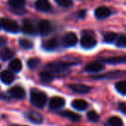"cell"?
<instances>
[{
    "label": "cell",
    "instance_id": "obj_4",
    "mask_svg": "<svg viewBox=\"0 0 126 126\" xmlns=\"http://www.w3.org/2000/svg\"><path fill=\"white\" fill-rule=\"evenodd\" d=\"M80 44L84 48H92V47H95L97 44V41L95 38L89 35H84L81 37Z\"/></svg>",
    "mask_w": 126,
    "mask_h": 126
},
{
    "label": "cell",
    "instance_id": "obj_13",
    "mask_svg": "<svg viewBox=\"0 0 126 126\" xmlns=\"http://www.w3.org/2000/svg\"><path fill=\"white\" fill-rule=\"evenodd\" d=\"M0 79L4 83V84H11L14 80V74L10 70H4L0 74Z\"/></svg>",
    "mask_w": 126,
    "mask_h": 126
},
{
    "label": "cell",
    "instance_id": "obj_24",
    "mask_svg": "<svg viewBox=\"0 0 126 126\" xmlns=\"http://www.w3.org/2000/svg\"><path fill=\"white\" fill-rule=\"evenodd\" d=\"M116 89L118 93H120L121 94H126V81H119L116 84L115 86Z\"/></svg>",
    "mask_w": 126,
    "mask_h": 126
},
{
    "label": "cell",
    "instance_id": "obj_17",
    "mask_svg": "<svg viewBox=\"0 0 126 126\" xmlns=\"http://www.w3.org/2000/svg\"><path fill=\"white\" fill-rule=\"evenodd\" d=\"M60 115L63 116V117H67V118L70 119V120L74 121V122H78V121L80 120L81 117L77 113H74L70 110H63V111L60 112Z\"/></svg>",
    "mask_w": 126,
    "mask_h": 126
},
{
    "label": "cell",
    "instance_id": "obj_7",
    "mask_svg": "<svg viewBox=\"0 0 126 126\" xmlns=\"http://www.w3.org/2000/svg\"><path fill=\"white\" fill-rule=\"evenodd\" d=\"M78 42L77 35L74 33H67L65 36L63 37V44L65 47H73Z\"/></svg>",
    "mask_w": 126,
    "mask_h": 126
},
{
    "label": "cell",
    "instance_id": "obj_30",
    "mask_svg": "<svg viewBox=\"0 0 126 126\" xmlns=\"http://www.w3.org/2000/svg\"><path fill=\"white\" fill-rule=\"evenodd\" d=\"M54 1L62 7H69L73 4L72 0H54Z\"/></svg>",
    "mask_w": 126,
    "mask_h": 126
},
{
    "label": "cell",
    "instance_id": "obj_12",
    "mask_svg": "<svg viewBox=\"0 0 126 126\" xmlns=\"http://www.w3.org/2000/svg\"><path fill=\"white\" fill-rule=\"evenodd\" d=\"M35 8L39 11L42 12H48L51 10V4L48 0H36Z\"/></svg>",
    "mask_w": 126,
    "mask_h": 126
},
{
    "label": "cell",
    "instance_id": "obj_19",
    "mask_svg": "<svg viewBox=\"0 0 126 126\" xmlns=\"http://www.w3.org/2000/svg\"><path fill=\"white\" fill-rule=\"evenodd\" d=\"M72 106L78 110H84L88 107V104L84 99H74L72 102Z\"/></svg>",
    "mask_w": 126,
    "mask_h": 126
},
{
    "label": "cell",
    "instance_id": "obj_14",
    "mask_svg": "<svg viewBox=\"0 0 126 126\" xmlns=\"http://www.w3.org/2000/svg\"><path fill=\"white\" fill-rule=\"evenodd\" d=\"M110 15V11L108 8L105 7V6L98 7L95 11V16L98 19H105V18L108 17Z\"/></svg>",
    "mask_w": 126,
    "mask_h": 126
},
{
    "label": "cell",
    "instance_id": "obj_23",
    "mask_svg": "<svg viewBox=\"0 0 126 126\" xmlns=\"http://www.w3.org/2000/svg\"><path fill=\"white\" fill-rule=\"evenodd\" d=\"M19 44L24 49H30L33 47L34 44L33 42H31L29 39H25V38H22L19 40Z\"/></svg>",
    "mask_w": 126,
    "mask_h": 126
},
{
    "label": "cell",
    "instance_id": "obj_1",
    "mask_svg": "<svg viewBox=\"0 0 126 126\" xmlns=\"http://www.w3.org/2000/svg\"><path fill=\"white\" fill-rule=\"evenodd\" d=\"M30 101L35 107L42 108L47 102V95L39 90H32L30 93Z\"/></svg>",
    "mask_w": 126,
    "mask_h": 126
},
{
    "label": "cell",
    "instance_id": "obj_6",
    "mask_svg": "<svg viewBox=\"0 0 126 126\" xmlns=\"http://www.w3.org/2000/svg\"><path fill=\"white\" fill-rule=\"evenodd\" d=\"M9 93L11 95L12 97L16 98H18V99H23V98H25V91L23 87L19 86H16L11 87V89L9 90Z\"/></svg>",
    "mask_w": 126,
    "mask_h": 126
},
{
    "label": "cell",
    "instance_id": "obj_11",
    "mask_svg": "<svg viewBox=\"0 0 126 126\" xmlns=\"http://www.w3.org/2000/svg\"><path fill=\"white\" fill-rule=\"evenodd\" d=\"M69 88H70L73 92H74V93H81V94L88 93L91 91V88H90L89 86H86V85H83V84H70L69 85Z\"/></svg>",
    "mask_w": 126,
    "mask_h": 126
},
{
    "label": "cell",
    "instance_id": "obj_35",
    "mask_svg": "<svg viewBox=\"0 0 126 126\" xmlns=\"http://www.w3.org/2000/svg\"><path fill=\"white\" fill-rule=\"evenodd\" d=\"M11 126H20V125H11Z\"/></svg>",
    "mask_w": 126,
    "mask_h": 126
},
{
    "label": "cell",
    "instance_id": "obj_36",
    "mask_svg": "<svg viewBox=\"0 0 126 126\" xmlns=\"http://www.w3.org/2000/svg\"><path fill=\"white\" fill-rule=\"evenodd\" d=\"M0 68H1V65H0Z\"/></svg>",
    "mask_w": 126,
    "mask_h": 126
},
{
    "label": "cell",
    "instance_id": "obj_32",
    "mask_svg": "<svg viewBox=\"0 0 126 126\" xmlns=\"http://www.w3.org/2000/svg\"><path fill=\"white\" fill-rule=\"evenodd\" d=\"M118 108L123 113L126 115V103H124V102H120V103L118 104Z\"/></svg>",
    "mask_w": 126,
    "mask_h": 126
},
{
    "label": "cell",
    "instance_id": "obj_34",
    "mask_svg": "<svg viewBox=\"0 0 126 126\" xmlns=\"http://www.w3.org/2000/svg\"><path fill=\"white\" fill-rule=\"evenodd\" d=\"M5 44H6V39L0 36V47H2V46L5 45Z\"/></svg>",
    "mask_w": 126,
    "mask_h": 126
},
{
    "label": "cell",
    "instance_id": "obj_33",
    "mask_svg": "<svg viewBox=\"0 0 126 126\" xmlns=\"http://www.w3.org/2000/svg\"><path fill=\"white\" fill-rule=\"evenodd\" d=\"M86 11H85V10H81V11H79V13H78V16H79V18H84L85 16H86Z\"/></svg>",
    "mask_w": 126,
    "mask_h": 126
},
{
    "label": "cell",
    "instance_id": "obj_25",
    "mask_svg": "<svg viewBox=\"0 0 126 126\" xmlns=\"http://www.w3.org/2000/svg\"><path fill=\"white\" fill-rule=\"evenodd\" d=\"M41 61L38 59V58H30L28 61L27 64H28V67H30V69H35L39 65H40Z\"/></svg>",
    "mask_w": 126,
    "mask_h": 126
},
{
    "label": "cell",
    "instance_id": "obj_29",
    "mask_svg": "<svg viewBox=\"0 0 126 126\" xmlns=\"http://www.w3.org/2000/svg\"><path fill=\"white\" fill-rule=\"evenodd\" d=\"M86 117H87L88 120L92 121V122H97L99 119V115L97 113L95 110H90L86 114Z\"/></svg>",
    "mask_w": 126,
    "mask_h": 126
},
{
    "label": "cell",
    "instance_id": "obj_21",
    "mask_svg": "<svg viewBox=\"0 0 126 126\" xmlns=\"http://www.w3.org/2000/svg\"><path fill=\"white\" fill-rule=\"evenodd\" d=\"M10 67H11V69L13 72L18 73L23 68V64H22L21 61L19 59H14L10 63Z\"/></svg>",
    "mask_w": 126,
    "mask_h": 126
},
{
    "label": "cell",
    "instance_id": "obj_9",
    "mask_svg": "<svg viewBox=\"0 0 126 126\" xmlns=\"http://www.w3.org/2000/svg\"><path fill=\"white\" fill-rule=\"evenodd\" d=\"M25 117L30 121V122L34 123V124H42L43 121V117L41 115L39 112L36 111H29L25 113Z\"/></svg>",
    "mask_w": 126,
    "mask_h": 126
},
{
    "label": "cell",
    "instance_id": "obj_16",
    "mask_svg": "<svg viewBox=\"0 0 126 126\" xmlns=\"http://www.w3.org/2000/svg\"><path fill=\"white\" fill-rule=\"evenodd\" d=\"M14 51L12 49L9 48V47H4L0 51V58L4 61H9L10 59H11L14 56Z\"/></svg>",
    "mask_w": 126,
    "mask_h": 126
},
{
    "label": "cell",
    "instance_id": "obj_22",
    "mask_svg": "<svg viewBox=\"0 0 126 126\" xmlns=\"http://www.w3.org/2000/svg\"><path fill=\"white\" fill-rule=\"evenodd\" d=\"M25 4H26L25 0H9V5L16 10L23 9Z\"/></svg>",
    "mask_w": 126,
    "mask_h": 126
},
{
    "label": "cell",
    "instance_id": "obj_10",
    "mask_svg": "<svg viewBox=\"0 0 126 126\" xmlns=\"http://www.w3.org/2000/svg\"><path fill=\"white\" fill-rule=\"evenodd\" d=\"M104 68H105V66L102 63L94 61V62H91L87 64L85 67V70L88 73H98L103 70Z\"/></svg>",
    "mask_w": 126,
    "mask_h": 126
},
{
    "label": "cell",
    "instance_id": "obj_28",
    "mask_svg": "<svg viewBox=\"0 0 126 126\" xmlns=\"http://www.w3.org/2000/svg\"><path fill=\"white\" fill-rule=\"evenodd\" d=\"M109 124L110 126H123V121L120 117L114 116L109 118Z\"/></svg>",
    "mask_w": 126,
    "mask_h": 126
},
{
    "label": "cell",
    "instance_id": "obj_31",
    "mask_svg": "<svg viewBox=\"0 0 126 126\" xmlns=\"http://www.w3.org/2000/svg\"><path fill=\"white\" fill-rule=\"evenodd\" d=\"M117 46L118 47H126V36L121 35L117 41Z\"/></svg>",
    "mask_w": 126,
    "mask_h": 126
},
{
    "label": "cell",
    "instance_id": "obj_2",
    "mask_svg": "<svg viewBox=\"0 0 126 126\" xmlns=\"http://www.w3.org/2000/svg\"><path fill=\"white\" fill-rule=\"evenodd\" d=\"M71 66V62H51L45 67L46 71L49 73H62Z\"/></svg>",
    "mask_w": 126,
    "mask_h": 126
},
{
    "label": "cell",
    "instance_id": "obj_8",
    "mask_svg": "<svg viewBox=\"0 0 126 126\" xmlns=\"http://www.w3.org/2000/svg\"><path fill=\"white\" fill-rule=\"evenodd\" d=\"M65 105V99L61 97H53L49 102V108L51 110H56L64 106Z\"/></svg>",
    "mask_w": 126,
    "mask_h": 126
},
{
    "label": "cell",
    "instance_id": "obj_18",
    "mask_svg": "<svg viewBox=\"0 0 126 126\" xmlns=\"http://www.w3.org/2000/svg\"><path fill=\"white\" fill-rule=\"evenodd\" d=\"M59 45V42H58V40L56 38H51L49 40H47V42H44L43 44V48L46 49L47 51H51L55 49L56 47Z\"/></svg>",
    "mask_w": 126,
    "mask_h": 126
},
{
    "label": "cell",
    "instance_id": "obj_27",
    "mask_svg": "<svg viewBox=\"0 0 126 126\" xmlns=\"http://www.w3.org/2000/svg\"><path fill=\"white\" fill-rule=\"evenodd\" d=\"M117 35L116 33H113V32H108L104 36V41L107 43H110V42H113L114 41L117 39Z\"/></svg>",
    "mask_w": 126,
    "mask_h": 126
},
{
    "label": "cell",
    "instance_id": "obj_37",
    "mask_svg": "<svg viewBox=\"0 0 126 126\" xmlns=\"http://www.w3.org/2000/svg\"><path fill=\"white\" fill-rule=\"evenodd\" d=\"M0 27H1V25H0Z\"/></svg>",
    "mask_w": 126,
    "mask_h": 126
},
{
    "label": "cell",
    "instance_id": "obj_5",
    "mask_svg": "<svg viewBox=\"0 0 126 126\" xmlns=\"http://www.w3.org/2000/svg\"><path fill=\"white\" fill-rule=\"evenodd\" d=\"M38 30L42 35H47L52 30L51 23L47 20L40 21L38 23Z\"/></svg>",
    "mask_w": 126,
    "mask_h": 126
},
{
    "label": "cell",
    "instance_id": "obj_20",
    "mask_svg": "<svg viewBox=\"0 0 126 126\" xmlns=\"http://www.w3.org/2000/svg\"><path fill=\"white\" fill-rule=\"evenodd\" d=\"M102 61L109 64H117V63L126 62V56H117V57H109L106 59H102Z\"/></svg>",
    "mask_w": 126,
    "mask_h": 126
},
{
    "label": "cell",
    "instance_id": "obj_15",
    "mask_svg": "<svg viewBox=\"0 0 126 126\" xmlns=\"http://www.w3.org/2000/svg\"><path fill=\"white\" fill-rule=\"evenodd\" d=\"M22 30H23V33L26 34V35H35V32H36L33 23H32L31 22L28 21V20H25V21L23 22Z\"/></svg>",
    "mask_w": 126,
    "mask_h": 126
},
{
    "label": "cell",
    "instance_id": "obj_3",
    "mask_svg": "<svg viewBox=\"0 0 126 126\" xmlns=\"http://www.w3.org/2000/svg\"><path fill=\"white\" fill-rule=\"evenodd\" d=\"M1 26L4 30L11 33H16L19 30V26L16 22L13 21L9 18H2L1 19Z\"/></svg>",
    "mask_w": 126,
    "mask_h": 126
},
{
    "label": "cell",
    "instance_id": "obj_26",
    "mask_svg": "<svg viewBox=\"0 0 126 126\" xmlns=\"http://www.w3.org/2000/svg\"><path fill=\"white\" fill-rule=\"evenodd\" d=\"M40 76H41L42 80L45 83H49L50 81L53 80V79H54V76L52 75V74L49 73V72H47V71L42 72V74H40Z\"/></svg>",
    "mask_w": 126,
    "mask_h": 126
}]
</instances>
